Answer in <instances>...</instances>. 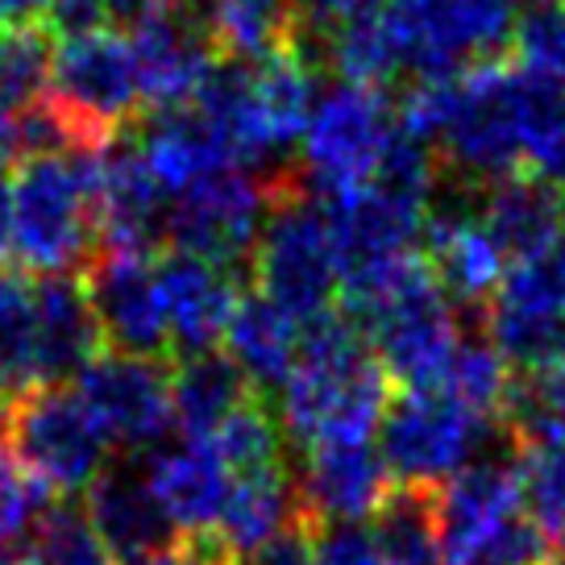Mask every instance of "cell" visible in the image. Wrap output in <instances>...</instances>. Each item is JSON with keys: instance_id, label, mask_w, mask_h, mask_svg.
I'll return each mask as SVG.
<instances>
[{"instance_id": "2", "label": "cell", "mask_w": 565, "mask_h": 565, "mask_svg": "<svg viewBox=\"0 0 565 565\" xmlns=\"http://www.w3.org/2000/svg\"><path fill=\"white\" fill-rule=\"evenodd\" d=\"M391 407V379L371 341L341 308L303 329L296 374L279 391L282 437L312 454L320 445H366Z\"/></svg>"}, {"instance_id": "20", "label": "cell", "mask_w": 565, "mask_h": 565, "mask_svg": "<svg viewBox=\"0 0 565 565\" xmlns=\"http://www.w3.org/2000/svg\"><path fill=\"white\" fill-rule=\"evenodd\" d=\"M105 353V333L92 312L84 282L38 279L34 282V387H63L79 379Z\"/></svg>"}, {"instance_id": "8", "label": "cell", "mask_w": 565, "mask_h": 565, "mask_svg": "<svg viewBox=\"0 0 565 565\" xmlns=\"http://www.w3.org/2000/svg\"><path fill=\"white\" fill-rule=\"evenodd\" d=\"M4 445L51 494L88 491L108 470L105 433L67 387H25L9 399Z\"/></svg>"}, {"instance_id": "41", "label": "cell", "mask_w": 565, "mask_h": 565, "mask_svg": "<svg viewBox=\"0 0 565 565\" xmlns=\"http://www.w3.org/2000/svg\"><path fill=\"white\" fill-rule=\"evenodd\" d=\"M192 548H195V565H233L230 557L216 545H209V541H192Z\"/></svg>"}, {"instance_id": "23", "label": "cell", "mask_w": 565, "mask_h": 565, "mask_svg": "<svg viewBox=\"0 0 565 565\" xmlns=\"http://www.w3.org/2000/svg\"><path fill=\"white\" fill-rule=\"evenodd\" d=\"M478 216L503 246V254L512 263H524V258L545 254L565 233V195L553 192L545 179L515 175L482 188Z\"/></svg>"}, {"instance_id": "29", "label": "cell", "mask_w": 565, "mask_h": 565, "mask_svg": "<svg viewBox=\"0 0 565 565\" xmlns=\"http://www.w3.org/2000/svg\"><path fill=\"white\" fill-rule=\"evenodd\" d=\"M512 383H515L512 362L494 350L491 341H482V337H461L458 353L449 358V366H445L437 387L449 391L454 399H461V404L470 407V412H478V416L499 420L503 407H508V395H512Z\"/></svg>"}, {"instance_id": "4", "label": "cell", "mask_w": 565, "mask_h": 565, "mask_svg": "<svg viewBox=\"0 0 565 565\" xmlns=\"http://www.w3.org/2000/svg\"><path fill=\"white\" fill-rule=\"evenodd\" d=\"M233 167L282 159L312 121V67L300 51L266 63H221L192 100Z\"/></svg>"}, {"instance_id": "44", "label": "cell", "mask_w": 565, "mask_h": 565, "mask_svg": "<svg viewBox=\"0 0 565 565\" xmlns=\"http://www.w3.org/2000/svg\"><path fill=\"white\" fill-rule=\"evenodd\" d=\"M512 9H520V4H529V9H536V4H545V0H508Z\"/></svg>"}, {"instance_id": "35", "label": "cell", "mask_w": 565, "mask_h": 565, "mask_svg": "<svg viewBox=\"0 0 565 565\" xmlns=\"http://www.w3.org/2000/svg\"><path fill=\"white\" fill-rule=\"evenodd\" d=\"M317 565H383V557L371 529L329 524V529H317Z\"/></svg>"}, {"instance_id": "43", "label": "cell", "mask_w": 565, "mask_h": 565, "mask_svg": "<svg viewBox=\"0 0 565 565\" xmlns=\"http://www.w3.org/2000/svg\"><path fill=\"white\" fill-rule=\"evenodd\" d=\"M0 565H30L18 557V548H0Z\"/></svg>"}, {"instance_id": "15", "label": "cell", "mask_w": 565, "mask_h": 565, "mask_svg": "<svg viewBox=\"0 0 565 565\" xmlns=\"http://www.w3.org/2000/svg\"><path fill=\"white\" fill-rule=\"evenodd\" d=\"M84 291L100 320L105 345L117 353L159 358L167 337V303H162L159 263L138 249H105L84 275Z\"/></svg>"}, {"instance_id": "28", "label": "cell", "mask_w": 565, "mask_h": 565, "mask_svg": "<svg viewBox=\"0 0 565 565\" xmlns=\"http://www.w3.org/2000/svg\"><path fill=\"white\" fill-rule=\"evenodd\" d=\"M371 532L383 565H445L433 487H395Z\"/></svg>"}, {"instance_id": "36", "label": "cell", "mask_w": 565, "mask_h": 565, "mask_svg": "<svg viewBox=\"0 0 565 565\" xmlns=\"http://www.w3.org/2000/svg\"><path fill=\"white\" fill-rule=\"evenodd\" d=\"M237 565H317V524L300 515L296 524H287L279 536H270Z\"/></svg>"}, {"instance_id": "26", "label": "cell", "mask_w": 565, "mask_h": 565, "mask_svg": "<svg viewBox=\"0 0 565 565\" xmlns=\"http://www.w3.org/2000/svg\"><path fill=\"white\" fill-rule=\"evenodd\" d=\"M258 391L246 383V374L230 362V353H204L183 358L171 374V412L183 433V441H209L221 424Z\"/></svg>"}, {"instance_id": "32", "label": "cell", "mask_w": 565, "mask_h": 565, "mask_svg": "<svg viewBox=\"0 0 565 565\" xmlns=\"http://www.w3.org/2000/svg\"><path fill=\"white\" fill-rule=\"evenodd\" d=\"M54 508V494L30 470H21L13 449L0 441V548L30 545L38 524Z\"/></svg>"}, {"instance_id": "19", "label": "cell", "mask_w": 565, "mask_h": 565, "mask_svg": "<svg viewBox=\"0 0 565 565\" xmlns=\"http://www.w3.org/2000/svg\"><path fill=\"white\" fill-rule=\"evenodd\" d=\"M146 475L183 541H209L233 491V475L209 441L159 445L146 454Z\"/></svg>"}, {"instance_id": "33", "label": "cell", "mask_w": 565, "mask_h": 565, "mask_svg": "<svg viewBox=\"0 0 565 565\" xmlns=\"http://www.w3.org/2000/svg\"><path fill=\"white\" fill-rule=\"evenodd\" d=\"M524 503L532 520L557 545L565 536V437L524 449Z\"/></svg>"}, {"instance_id": "9", "label": "cell", "mask_w": 565, "mask_h": 565, "mask_svg": "<svg viewBox=\"0 0 565 565\" xmlns=\"http://www.w3.org/2000/svg\"><path fill=\"white\" fill-rule=\"evenodd\" d=\"M399 134V121L379 88L362 84H337L329 96H320L312 121L303 134V167L308 179L329 204L371 188L391 141Z\"/></svg>"}, {"instance_id": "38", "label": "cell", "mask_w": 565, "mask_h": 565, "mask_svg": "<svg viewBox=\"0 0 565 565\" xmlns=\"http://www.w3.org/2000/svg\"><path fill=\"white\" fill-rule=\"evenodd\" d=\"M58 0H0V25L4 30H46Z\"/></svg>"}, {"instance_id": "42", "label": "cell", "mask_w": 565, "mask_h": 565, "mask_svg": "<svg viewBox=\"0 0 565 565\" xmlns=\"http://www.w3.org/2000/svg\"><path fill=\"white\" fill-rule=\"evenodd\" d=\"M9 399H13V387H9V379L0 371V433H4V412H9Z\"/></svg>"}, {"instance_id": "39", "label": "cell", "mask_w": 565, "mask_h": 565, "mask_svg": "<svg viewBox=\"0 0 565 565\" xmlns=\"http://www.w3.org/2000/svg\"><path fill=\"white\" fill-rule=\"evenodd\" d=\"M532 171H536V179H545L553 192L565 195V125L557 129V138L545 146V154L536 159V167H532Z\"/></svg>"}, {"instance_id": "5", "label": "cell", "mask_w": 565, "mask_h": 565, "mask_svg": "<svg viewBox=\"0 0 565 565\" xmlns=\"http://www.w3.org/2000/svg\"><path fill=\"white\" fill-rule=\"evenodd\" d=\"M38 105L46 108L67 150L100 154L108 150L134 113L146 105L138 58L129 34L88 30L63 34L51 51L46 92Z\"/></svg>"}, {"instance_id": "30", "label": "cell", "mask_w": 565, "mask_h": 565, "mask_svg": "<svg viewBox=\"0 0 565 565\" xmlns=\"http://www.w3.org/2000/svg\"><path fill=\"white\" fill-rule=\"evenodd\" d=\"M212 454L225 461V470L233 478L237 475H258V470H275L287 466V437H282V424L275 420V412L254 395L249 404H242L230 420L221 424L209 437Z\"/></svg>"}, {"instance_id": "17", "label": "cell", "mask_w": 565, "mask_h": 565, "mask_svg": "<svg viewBox=\"0 0 565 565\" xmlns=\"http://www.w3.org/2000/svg\"><path fill=\"white\" fill-rule=\"evenodd\" d=\"M84 494H88L84 515L117 562L129 565L150 553L183 545V536L171 524V515L162 512L159 494L150 487L146 461H108V470Z\"/></svg>"}, {"instance_id": "1", "label": "cell", "mask_w": 565, "mask_h": 565, "mask_svg": "<svg viewBox=\"0 0 565 565\" xmlns=\"http://www.w3.org/2000/svg\"><path fill=\"white\" fill-rule=\"evenodd\" d=\"M565 125V88L508 58H482L458 75L416 79L399 108V129L441 146L461 179L491 188L529 175Z\"/></svg>"}, {"instance_id": "22", "label": "cell", "mask_w": 565, "mask_h": 565, "mask_svg": "<svg viewBox=\"0 0 565 565\" xmlns=\"http://www.w3.org/2000/svg\"><path fill=\"white\" fill-rule=\"evenodd\" d=\"M424 242H428V263L449 291V300L466 308H487L512 270V258L482 225L478 209L433 212Z\"/></svg>"}, {"instance_id": "6", "label": "cell", "mask_w": 565, "mask_h": 565, "mask_svg": "<svg viewBox=\"0 0 565 565\" xmlns=\"http://www.w3.org/2000/svg\"><path fill=\"white\" fill-rule=\"evenodd\" d=\"M266 188H270V209L254 246V282L263 300L308 329L337 312L333 303L341 291V263H337L329 209L308 200L296 175L287 171L270 179Z\"/></svg>"}, {"instance_id": "3", "label": "cell", "mask_w": 565, "mask_h": 565, "mask_svg": "<svg viewBox=\"0 0 565 565\" xmlns=\"http://www.w3.org/2000/svg\"><path fill=\"white\" fill-rule=\"evenodd\" d=\"M100 154L38 150L18 167L9 183V237L25 275L58 279L100 242Z\"/></svg>"}, {"instance_id": "34", "label": "cell", "mask_w": 565, "mask_h": 565, "mask_svg": "<svg viewBox=\"0 0 565 565\" xmlns=\"http://www.w3.org/2000/svg\"><path fill=\"white\" fill-rule=\"evenodd\" d=\"M520 67L565 88V0H545L529 9V18L515 30Z\"/></svg>"}, {"instance_id": "11", "label": "cell", "mask_w": 565, "mask_h": 565, "mask_svg": "<svg viewBox=\"0 0 565 565\" xmlns=\"http://www.w3.org/2000/svg\"><path fill=\"white\" fill-rule=\"evenodd\" d=\"M524 515V454L503 428L466 470L437 487L445 565H482L494 541Z\"/></svg>"}, {"instance_id": "10", "label": "cell", "mask_w": 565, "mask_h": 565, "mask_svg": "<svg viewBox=\"0 0 565 565\" xmlns=\"http://www.w3.org/2000/svg\"><path fill=\"white\" fill-rule=\"evenodd\" d=\"M515 9L508 0H387V25L399 71H416V79L458 75L482 58H494L512 30Z\"/></svg>"}, {"instance_id": "24", "label": "cell", "mask_w": 565, "mask_h": 565, "mask_svg": "<svg viewBox=\"0 0 565 565\" xmlns=\"http://www.w3.org/2000/svg\"><path fill=\"white\" fill-rule=\"evenodd\" d=\"M300 515V491H296V475L287 466L258 470V475H237L225 515L209 536V545H216L237 565L258 545H266L270 536H279L287 524H296Z\"/></svg>"}, {"instance_id": "25", "label": "cell", "mask_w": 565, "mask_h": 565, "mask_svg": "<svg viewBox=\"0 0 565 565\" xmlns=\"http://www.w3.org/2000/svg\"><path fill=\"white\" fill-rule=\"evenodd\" d=\"M225 345H230V362L246 374L249 387L282 391L287 379L296 374V362H300L303 324H296L282 308H275L254 291L237 303Z\"/></svg>"}, {"instance_id": "40", "label": "cell", "mask_w": 565, "mask_h": 565, "mask_svg": "<svg viewBox=\"0 0 565 565\" xmlns=\"http://www.w3.org/2000/svg\"><path fill=\"white\" fill-rule=\"evenodd\" d=\"M13 254V237H9V183H4V171H0V266Z\"/></svg>"}, {"instance_id": "31", "label": "cell", "mask_w": 565, "mask_h": 565, "mask_svg": "<svg viewBox=\"0 0 565 565\" xmlns=\"http://www.w3.org/2000/svg\"><path fill=\"white\" fill-rule=\"evenodd\" d=\"M25 562L30 565H117V557L108 553L100 541V532L92 529V520L79 508H58L54 503L46 520L38 524V532L25 545Z\"/></svg>"}, {"instance_id": "37", "label": "cell", "mask_w": 565, "mask_h": 565, "mask_svg": "<svg viewBox=\"0 0 565 565\" xmlns=\"http://www.w3.org/2000/svg\"><path fill=\"white\" fill-rule=\"evenodd\" d=\"M383 4L387 0H300V25L317 30L329 42L337 30H345L362 18H374Z\"/></svg>"}, {"instance_id": "12", "label": "cell", "mask_w": 565, "mask_h": 565, "mask_svg": "<svg viewBox=\"0 0 565 565\" xmlns=\"http://www.w3.org/2000/svg\"><path fill=\"white\" fill-rule=\"evenodd\" d=\"M482 317L487 341L520 371H541L565 350V233L545 254L512 263Z\"/></svg>"}, {"instance_id": "45", "label": "cell", "mask_w": 565, "mask_h": 565, "mask_svg": "<svg viewBox=\"0 0 565 565\" xmlns=\"http://www.w3.org/2000/svg\"><path fill=\"white\" fill-rule=\"evenodd\" d=\"M4 34H9V30H4V25H0V51H4Z\"/></svg>"}, {"instance_id": "21", "label": "cell", "mask_w": 565, "mask_h": 565, "mask_svg": "<svg viewBox=\"0 0 565 565\" xmlns=\"http://www.w3.org/2000/svg\"><path fill=\"white\" fill-rule=\"evenodd\" d=\"M100 171V242L108 249L150 254L167 237L171 195L150 175L138 141H113L96 159Z\"/></svg>"}, {"instance_id": "18", "label": "cell", "mask_w": 565, "mask_h": 565, "mask_svg": "<svg viewBox=\"0 0 565 565\" xmlns=\"http://www.w3.org/2000/svg\"><path fill=\"white\" fill-rule=\"evenodd\" d=\"M162 303H167V337L179 358L216 353L237 312V279L233 270L192 254H171L159 263Z\"/></svg>"}, {"instance_id": "7", "label": "cell", "mask_w": 565, "mask_h": 565, "mask_svg": "<svg viewBox=\"0 0 565 565\" xmlns=\"http://www.w3.org/2000/svg\"><path fill=\"white\" fill-rule=\"evenodd\" d=\"M441 387H404L391 395L379 449L404 487H441L466 470L503 433Z\"/></svg>"}, {"instance_id": "16", "label": "cell", "mask_w": 565, "mask_h": 565, "mask_svg": "<svg viewBox=\"0 0 565 565\" xmlns=\"http://www.w3.org/2000/svg\"><path fill=\"white\" fill-rule=\"evenodd\" d=\"M391 466L383 461L379 445H320L308 454L296 491L300 512L317 524H362L366 515H379V508L391 499Z\"/></svg>"}, {"instance_id": "27", "label": "cell", "mask_w": 565, "mask_h": 565, "mask_svg": "<svg viewBox=\"0 0 565 565\" xmlns=\"http://www.w3.org/2000/svg\"><path fill=\"white\" fill-rule=\"evenodd\" d=\"M212 38L233 63H266L300 51V0H216Z\"/></svg>"}, {"instance_id": "14", "label": "cell", "mask_w": 565, "mask_h": 565, "mask_svg": "<svg viewBox=\"0 0 565 565\" xmlns=\"http://www.w3.org/2000/svg\"><path fill=\"white\" fill-rule=\"evenodd\" d=\"M75 395L92 412L108 445L121 449H159L171 433V374L159 358L108 350L75 379Z\"/></svg>"}, {"instance_id": "13", "label": "cell", "mask_w": 565, "mask_h": 565, "mask_svg": "<svg viewBox=\"0 0 565 565\" xmlns=\"http://www.w3.org/2000/svg\"><path fill=\"white\" fill-rule=\"evenodd\" d=\"M270 188L246 171H216L195 188L171 200L167 212V242L175 254H192L204 263L233 270L237 258L254 254L263 233Z\"/></svg>"}]
</instances>
